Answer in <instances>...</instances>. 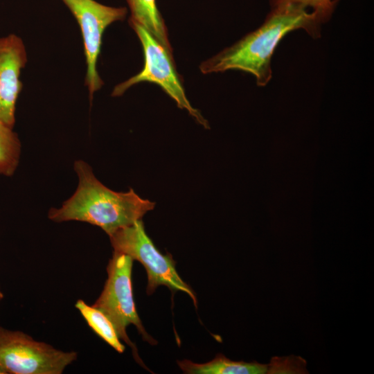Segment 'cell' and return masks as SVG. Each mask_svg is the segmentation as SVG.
<instances>
[{
    "label": "cell",
    "instance_id": "cell-1",
    "mask_svg": "<svg viewBox=\"0 0 374 374\" xmlns=\"http://www.w3.org/2000/svg\"><path fill=\"white\" fill-rule=\"evenodd\" d=\"M323 23L314 12L296 6L271 7L259 28L202 62L199 69L204 74L230 69L242 71L252 74L257 84L264 87L271 79V57L282 39L300 28L317 37Z\"/></svg>",
    "mask_w": 374,
    "mask_h": 374
},
{
    "label": "cell",
    "instance_id": "cell-2",
    "mask_svg": "<svg viewBox=\"0 0 374 374\" xmlns=\"http://www.w3.org/2000/svg\"><path fill=\"white\" fill-rule=\"evenodd\" d=\"M74 169L79 179L77 190L62 207L49 211L48 218L53 222H88L100 227L109 236L141 220L154 208V202L141 198L132 188L125 193L108 188L83 161H75Z\"/></svg>",
    "mask_w": 374,
    "mask_h": 374
},
{
    "label": "cell",
    "instance_id": "cell-3",
    "mask_svg": "<svg viewBox=\"0 0 374 374\" xmlns=\"http://www.w3.org/2000/svg\"><path fill=\"white\" fill-rule=\"evenodd\" d=\"M133 261L127 255L113 253L107 265L103 290L92 305L109 318L120 339L132 348L134 359L143 365L136 346L127 335V328L133 324L144 340L151 344L156 341L145 330L136 312L132 292Z\"/></svg>",
    "mask_w": 374,
    "mask_h": 374
},
{
    "label": "cell",
    "instance_id": "cell-4",
    "mask_svg": "<svg viewBox=\"0 0 374 374\" xmlns=\"http://www.w3.org/2000/svg\"><path fill=\"white\" fill-rule=\"evenodd\" d=\"M129 23L141 43L145 59L144 66L141 72L116 85L113 89L112 96H120L130 87L139 82L155 83L176 102L179 108L188 111L198 123L206 129H209L208 121L199 110L192 107L186 96L172 53L144 27L130 19Z\"/></svg>",
    "mask_w": 374,
    "mask_h": 374
},
{
    "label": "cell",
    "instance_id": "cell-5",
    "mask_svg": "<svg viewBox=\"0 0 374 374\" xmlns=\"http://www.w3.org/2000/svg\"><path fill=\"white\" fill-rule=\"evenodd\" d=\"M77 357L75 351L0 326V374H61Z\"/></svg>",
    "mask_w": 374,
    "mask_h": 374
},
{
    "label": "cell",
    "instance_id": "cell-6",
    "mask_svg": "<svg viewBox=\"0 0 374 374\" xmlns=\"http://www.w3.org/2000/svg\"><path fill=\"white\" fill-rule=\"evenodd\" d=\"M109 237L114 253L127 255L144 266L148 275V294H152L158 286L165 285L172 291L185 292L197 305L195 293L178 274L172 256L163 255L157 249L146 234L141 220Z\"/></svg>",
    "mask_w": 374,
    "mask_h": 374
},
{
    "label": "cell",
    "instance_id": "cell-7",
    "mask_svg": "<svg viewBox=\"0 0 374 374\" xmlns=\"http://www.w3.org/2000/svg\"><path fill=\"white\" fill-rule=\"evenodd\" d=\"M77 20L82 35L87 64L85 84L90 99L103 85L97 71L103 34L107 26L123 20L127 13L125 7H111L95 0H62Z\"/></svg>",
    "mask_w": 374,
    "mask_h": 374
},
{
    "label": "cell",
    "instance_id": "cell-8",
    "mask_svg": "<svg viewBox=\"0 0 374 374\" xmlns=\"http://www.w3.org/2000/svg\"><path fill=\"white\" fill-rule=\"evenodd\" d=\"M26 62L25 45L19 36L10 34L0 37V121L11 128L22 87L20 74Z\"/></svg>",
    "mask_w": 374,
    "mask_h": 374
},
{
    "label": "cell",
    "instance_id": "cell-9",
    "mask_svg": "<svg viewBox=\"0 0 374 374\" xmlns=\"http://www.w3.org/2000/svg\"><path fill=\"white\" fill-rule=\"evenodd\" d=\"M178 366L188 374H299L305 369V362L299 356L274 357L269 364L257 362H235L217 354L206 363L197 364L190 360L177 361Z\"/></svg>",
    "mask_w": 374,
    "mask_h": 374
},
{
    "label": "cell",
    "instance_id": "cell-10",
    "mask_svg": "<svg viewBox=\"0 0 374 374\" xmlns=\"http://www.w3.org/2000/svg\"><path fill=\"white\" fill-rule=\"evenodd\" d=\"M127 2L131 11L130 20L144 27L172 53L167 28L158 10L156 0H127Z\"/></svg>",
    "mask_w": 374,
    "mask_h": 374
},
{
    "label": "cell",
    "instance_id": "cell-11",
    "mask_svg": "<svg viewBox=\"0 0 374 374\" xmlns=\"http://www.w3.org/2000/svg\"><path fill=\"white\" fill-rule=\"evenodd\" d=\"M75 307L96 335L118 353L124 352L125 346L121 343L112 323L103 312L82 299L76 301Z\"/></svg>",
    "mask_w": 374,
    "mask_h": 374
},
{
    "label": "cell",
    "instance_id": "cell-12",
    "mask_svg": "<svg viewBox=\"0 0 374 374\" xmlns=\"http://www.w3.org/2000/svg\"><path fill=\"white\" fill-rule=\"evenodd\" d=\"M0 121V175L12 176L20 156V142L17 134Z\"/></svg>",
    "mask_w": 374,
    "mask_h": 374
},
{
    "label": "cell",
    "instance_id": "cell-13",
    "mask_svg": "<svg viewBox=\"0 0 374 374\" xmlns=\"http://www.w3.org/2000/svg\"><path fill=\"white\" fill-rule=\"evenodd\" d=\"M337 0H270L271 7L292 5L305 9L310 8L324 23L327 21L334 11Z\"/></svg>",
    "mask_w": 374,
    "mask_h": 374
},
{
    "label": "cell",
    "instance_id": "cell-14",
    "mask_svg": "<svg viewBox=\"0 0 374 374\" xmlns=\"http://www.w3.org/2000/svg\"><path fill=\"white\" fill-rule=\"evenodd\" d=\"M3 297H4L3 293L1 291V287H0V301H1L3 299Z\"/></svg>",
    "mask_w": 374,
    "mask_h": 374
}]
</instances>
